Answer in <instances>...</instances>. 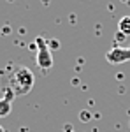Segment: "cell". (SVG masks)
I'll list each match as a JSON object with an SVG mask.
<instances>
[{"label": "cell", "instance_id": "obj_1", "mask_svg": "<svg viewBox=\"0 0 130 132\" xmlns=\"http://www.w3.org/2000/svg\"><path fill=\"white\" fill-rule=\"evenodd\" d=\"M11 85L9 88L14 92V95H27L30 93V90L33 88V83H35V78H33V72L28 69V67H16L14 72L11 74Z\"/></svg>", "mask_w": 130, "mask_h": 132}, {"label": "cell", "instance_id": "obj_6", "mask_svg": "<svg viewBox=\"0 0 130 132\" xmlns=\"http://www.w3.org/2000/svg\"><path fill=\"white\" fill-rule=\"evenodd\" d=\"M0 132H5V130H4V127H2V125H0Z\"/></svg>", "mask_w": 130, "mask_h": 132}, {"label": "cell", "instance_id": "obj_3", "mask_svg": "<svg viewBox=\"0 0 130 132\" xmlns=\"http://www.w3.org/2000/svg\"><path fill=\"white\" fill-rule=\"evenodd\" d=\"M106 60L109 63H112V65H120V63L128 62L130 60V46H127V48H121V46L111 48L106 53Z\"/></svg>", "mask_w": 130, "mask_h": 132}, {"label": "cell", "instance_id": "obj_4", "mask_svg": "<svg viewBox=\"0 0 130 132\" xmlns=\"http://www.w3.org/2000/svg\"><path fill=\"white\" fill-rule=\"evenodd\" d=\"M14 97H16L14 92L7 86V88H5V97L0 99V118L7 116V114L11 113V109H12V108H11V102L14 101Z\"/></svg>", "mask_w": 130, "mask_h": 132}, {"label": "cell", "instance_id": "obj_5", "mask_svg": "<svg viewBox=\"0 0 130 132\" xmlns=\"http://www.w3.org/2000/svg\"><path fill=\"white\" fill-rule=\"evenodd\" d=\"M118 32L121 35H130V16H123L118 23Z\"/></svg>", "mask_w": 130, "mask_h": 132}, {"label": "cell", "instance_id": "obj_7", "mask_svg": "<svg viewBox=\"0 0 130 132\" xmlns=\"http://www.w3.org/2000/svg\"><path fill=\"white\" fill-rule=\"evenodd\" d=\"M67 132H72V130H67Z\"/></svg>", "mask_w": 130, "mask_h": 132}, {"label": "cell", "instance_id": "obj_2", "mask_svg": "<svg viewBox=\"0 0 130 132\" xmlns=\"http://www.w3.org/2000/svg\"><path fill=\"white\" fill-rule=\"evenodd\" d=\"M35 46H37V65L42 71H49L53 67V55L48 46V42L44 37H37L35 39Z\"/></svg>", "mask_w": 130, "mask_h": 132}]
</instances>
